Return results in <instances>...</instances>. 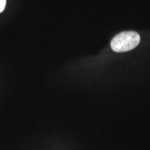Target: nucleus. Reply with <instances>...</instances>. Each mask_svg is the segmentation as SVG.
I'll list each match as a JSON object with an SVG mask.
<instances>
[{"label":"nucleus","mask_w":150,"mask_h":150,"mask_svg":"<svg viewBox=\"0 0 150 150\" xmlns=\"http://www.w3.org/2000/svg\"><path fill=\"white\" fill-rule=\"evenodd\" d=\"M6 0H0V12H1L5 8Z\"/></svg>","instance_id":"nucleus-2"},{"label":"nucleus","mask_w":150,"mask_h":150,"mask_svg":"<svg viewBox=\"0 0 150 150\" xmlns=\"http://www.w3.org/2000/svg\"><path fill=\"white\" fill-rule=\"evenodd\" d=\"M140 35L135 31L122 32L112 38L110 47L114 52H125L134 50L139 45Z\"/></svg>","instance_id":"nucleus-1"}]
</instances>
